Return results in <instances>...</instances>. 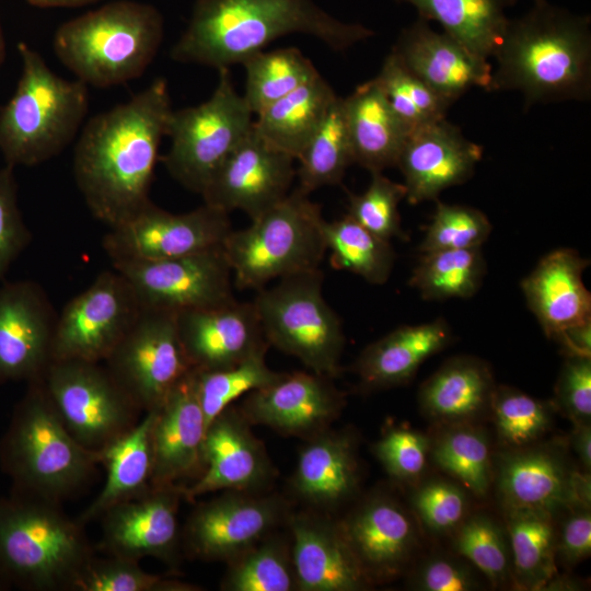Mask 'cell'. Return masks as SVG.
Masks as SVG:
<instances>
[{
  "mask_svg": "<svg viewBox=\"0 0 591 591\" xmlns=\"http://www.w3.org/2000/svg\"><path fill=\"white\" fill-rule=\"evenodd\" d=\"M172 109L167 83L158 78L129 101L82 126L73 154L76 183L92 215L109 228L150 201Z\"/></svg>",
  "mask_w": 591,
  "mask_h": 591,
  "instance_id": "1",
  "label": "cell"
},
{
  "mask_svg": "<svg viewBox=\"0 0 591 591\" xmlns=\"http://www.w3.org/2000/svg\"><path fill=\"white\" fill-rule=\"evenodd\" d=\"M289 34L309 35L332 50L344 51L374 32L336 19L314 0H196L171 58L229 69Z\"/></svg>",
  "mask_w": 591,
  "mask_h": 591,
  "instance_id": "2",
  "label": "cell"
},
{
  "mask_svg": "<svg viewBox=\"0 0 591 591\" xmlns=\"http://www.w3.org/2000/svg\"><path fill=\"white\" fill-rule=\"evenodd\" d=\"M488 92H519L526 107L591 97V18L534 0L508 21Z\"/></svg>",
  "mask_w": 591,
  "mask_h": 591,
  "instance_id": "3",
  "label": "cell"
},
{
  "mask_svg": "<svg viewBox=\"0 0 591 591\" xmlns=\"http://www.w3.org/2000/svg\"><path fill=\"white\" fill-rule=\"evenodd\" d=\"M0 463L15 493L59 505L95 473L99 452L66 429L43 378L27 382L0 444Z\"/></svg>",
  "mask_w": 591,
  "mask_h": 591,
  "instance_id": "4",
  "label": "cell"
},
{
  "mask_svg": "<svg viewBox=\"0 0 591 591\" xmlns=\"http://www.w3.org/2000/svg\"><path fill=\"white\" fill-rule=\"evenodd\" d=\"M164 35L151 4L117 0L62 23L54 36L58 59L86 85L108 88L140 77Z\"/></svg>",
  "mask_w": 591,
  "mask_h": 591,
  "instance_id": "5",
  "label": "cell"
},
{
  "mask_svg": "<svg viewBox=\"0 0 591 591\" xmlns=\"http://www.w3.org/2000/svg\"><path fill=\"white\" fill-rule=\"evenodd\" d=\"M21 76L0 108V151L7 165L33 166L59 154L78 135L88 85L57 76L34 48L18 44Z\"/></svg>",
  "mask_w": 591,
  "mask_h": 591,
  "instance_id": "6",
  "label": "cell"
},
{
  "mask_svg": "<svg viewBox=\"0 0 591 591\" xmlns=\"http://www.w3.org/2000/svg\"><path fill=\"white\" fill-rule=\"evenodd\" d=\"M94 556L82 524L39 498H0V576L36 591L70 590Z\"/></svg>",
  "mask_w": 591,
  "mask_h": 591,
  "instance_id": "7",
  "label": "cell"
},
{
  "mask_svg": "<svg viewBox=\"0 0 591 591\" xmlns=\"http://www.w3.org/2000/svg\"><path fill=\"white\" fill-rule=\"evenodd\" d=\"M296 187L275 206L231 231L222 244L233 283L259 290L275 279L318 269L327 252L322 207Z\"/></svg>",
  "mask_w": 591,
  "mask_h": 591,
  "instance_id": "8",
  "label": "cell"
},
{
  "mask_svg": "<svg viewBox=\"0 0 591 591\" xmlns=\"http://www.w3.org/2000/svg\"><path fill=\"white\" fill-rule=\"evenodd\" d=\"M322 270L278 279L253 300L269 346L332 379L340 372L345 335L338 314L323 296Z\"/></svg>",
  "mask_w": 591,
  "mask_h": 591,
  "instance_id": "9",
  "label": "cell"
},
{
  "mask_svg": "<svg viewBox=\"0 0 591 591\" xmlns=\"http://www.w3.org/2000/svg\"><path fill=\"white\" fill-rule=\"evenodd\" d=\"M218 71L217 86L208 100L172 109L165 130L170 148L160 158L176 182L200 195L254 124V115L236 91L229 69Z\"/></svg>",
  "mask_w": 591,
  "mask_h": 591,
  "instance_id": "10",
  "label": "cell"
},
{
  "mask_svg": "<svg viewBox=\"0 0 591 591\" xmlns=\"http://www.w3.org/2000/svg\"><path fill=\"white\" fill-rule=\"evenodd\" d=\"M46 391L69 433L99 452L138 422L141 408L100 362L50 361Z\"/></svg>",
  "mask_w": 591,
  "mask_h": 591,
  "instance_id": "11",
  "label": "cell"
},
{
  "mask_svg": "<svg viewBox=\"0 0 591 591\" xmlns=\"http://www.w3.org/2000/svg\"><path fill=\"white\" fill-rule=\"evenodd\" d=\"M104 362L146 413L160 408L193 370L178 335L176 313L162 310L142 309Z\"/></svg>",
  "mask_w": 591,
  "mask_h": 591,
  "instance_id": "12",
  "label": "cell"
},
{
  "mask_svg": "<svg viewBox=\"0 0 591 591\" xmlns=\"http://www.w3.org/2000/svg\"><path fill=\"white\" fill-rule=\"evenodd\" d=\"M141 311L128 280L116 269L103 271L56 318L51 361H105Z\"/></svg>",
  "mask_w": 591,
  "mask_h": 591,
  "instance_id": "13",
  "label": "cell"
},
{
  "mask_svg": "<svg viewBox=\"0 0 591 591\" xmlns=\"http://www.w3.org/2000/svg\"><path fill=\"white\" fill-rule=\"evenodd\" d=\"M291 513L279 495L225 490L190 512L182 532L183 547L193 558L229 563L287 525Z\"/></svg>",
  "mask_w": 591,
  "mask_h": 591,
  "instance_id": "14",
  "label": "cell"
},
{
  "mask_svg": "<svg viewBox=\"0 0 591 591\" xmlns=\"http://www.w3.org/2000/svg\"><path fill=\"white\" fill-rule=\"evenodd\" d=\"M102 246L112 263L159 260L222 246L232 231L229 213L204 204L184 213L151 200L134 217L109 228Z\"/></svg>",
  "mask_w": 591,
  "mask_h": 591,
  "instance_id": "15",
  "label": "cell"
},
{
  "mask_svg": "<svg viewBox=\"0 0 591 591\" xmlns=\"http://www.w3.org/2000/svg\"><path fill=\"white\" fill-rule=\"evenodd\" d=\"M112 265L128 280L142 309L179 313L235 300L222 246L181 257Z\"/></svg>",
  "mask_w": 591,
  "mask_h": 591,
  "instance_id": "16",
  "label": "cell"
},
{
  "mask_svg": "<svg viewBox=\"0 0 591 591\" xmlns=\"http://www.w3.org/2000/svg\"><path fill=\"white\" fill-rule=\"evenodd\" d=\"M294 159L267 143L255 130L229 154L201 193L204 204L255 219L290 192Z\"/></svg>",
  "mask_w": 591,
  "mask_h": 591,
  "instance_id": "17",
  "label": "cell"
},
{
  "mask_svg": "<svg viewBox=\"0 0 591 591\" xmlns=\"http://www.w3.org/2000/svg\"><path fill=\"white\" fill-rule=\"evenodd\" d=\"M497 466V490L506 511L538 510L554 515L590 503L589 475L577 473L559 448L510 449Z\"/></svg>",
  "mask_w": 591,
  "mask_h": 591,
  "instance_id": "18",
  "label": "cell"
},
{
  "mask_svg": "<svg viewBox=\"0 0 591 591\" xmlns=\"http://www.w3.org/2000/svg\"><path fill=\"white\" fill-rule=\"evenodd\" d=\"M333 379L314 372H292L246 394L240 412L251 425L308 440L339 417L345 395Z\"/></svg>",
  "mask_w": 591,
  "mask_h": 591,
  "instance_id": "19",
  "label": "cell"
},
{
  "mask_svg": "<svg viewBox=\"0 0 591 591\" xmlns=\"http://www.w3.org/2000/svg\"><path fill=\"white\" fill-rule=\"evenodd\" d=\"M183 498L179 487L151 488L107 509L102 519L99 549L105 555L139 561L154 557L175 566L182 533L177 510Z\"/></svg>",
  "mask_w": 591,
  "mask_h": 591,
  "instance_id": "20",
  "label": "cell"
},
{
  "mask_svg": "<svg viewBox=\"0 0 591 591\" xmlns=\"http://www.w3.org/2000/svg\"><path fill=\"white\" fill-rule=\"evenodd\" d=\"M55 323L51 304L36 282L0 287V384L43 376L51 361Z\"/></svg>",
  "mask_w": 591,
  "mask_h": 591,
  "instance_id": "21",
  "label": "cell"
},
{
  "mask_svg": "<svg viewBox=\"0 0 591 591\" xmlns=\"http://www.w3.org/2000/svg\"><path fill=\"white\" fill-rule=\"evenodd\" d=\"M250 426L233 405L212 419L205 436L204 471L181 487L183 499L194 500L217 490L255 491L273 479V463Z\"/></svg>",
  "mask_w": 591,
  "mask_h": 591,
  "instance_id": "22",
  "label": "cell"
},
{
  "mask_svg": "<svg viewBox=\"0 0 591 591\" xmlns=\"http://www.w3.org/2000/svg\"><path fill=\"white\" fill-rule=\"evenodd\" d=\"M483 158V147L467 139L447 118L410 130L396 166L404 177L406 200L417 205L468 181Z\"/></svg>",
  "mask_w": 591,
  "mask_h": 591,
  "instance_id": "23",
  "label": "cell"
},
{
  "mask_svg": "<svg viewBox=\"0 0 591 591\" xmlns=\"http://www.w3.org/2000/svg\"><path fill=\"white\" fill-rule=\"evenodd\" d=\"M176 324L195 370L228 368L270 347L253 301L183 311L176 313Z\"/></svg>",
  "mask_w": 591,
  "mask_h": 591,
  "instance_id": "24",
  "label": "cell"
},
{
  "mask_svg": "<svg viewBox=\"0 0 591 591\" xmlns=\"http://www.w3.org/2000/svg\"><path fill=\"white\" fill-rule=\"evenodd\" d=\"M450 105L474 88L489 91L493 65L449 34L418 18L402 30L391 50Z\"/></svg>",
  "mask_w": 591,
  "mask_h": 591,
  "instance_id": "25",
  "label": "cell"
},
{
  "mask_svg": "<svg viewBox=\"0 0 591 591\" xmlns=\"http://www.w3.org/2000/svg\"><path fill=\"white\" fill-rule=\"evenodd\" d=\"M155 412L151 488L182 487L204 471L206 422L193 369Z\"/></svg>",
  "mask_w": 591,
  "mask_h": 591,
  "instance_id": "26",
  "label": "cell"
},
{
  "mask_svg": "<svg viewBox=\"0 0 591 591\" xmlns=\"http://www.w3.org/2000/svg\"><path fill=\"white\" fill-rule=\"evenodd\" d=\"M337 525L369 582L397 575L417 543L409 513L386 495L368 498Z\"/></svg>",
  "mask_w": 591,
  "mask_h": 591,
  "instance_id": "27",
  "label": "cell"
},
{
  "mask_svg": "<svg viewBox=\"0 0 591 591\" xmlns=\"http://www.w3.org/2000/svg\"><path fill=\"white\" fill-rule=\"evenodd\" d=\"M287 528L298 591H356L368 586L337 522L301 511L290 514Z\"/></svg>",
  "mask_w": 591,
  "mask_h": 591,
  "instance_id": "28",
  "label": "cell"
},
{
  "mask_svg": "<svg viewBox=\"0 0 591 591\" xmlns=\"http://www.w3.org/2000/svg\"><path fill=\"white\" fill-rule=\"evenodd\" d=\"M588 265L577 251L558 248L523 279L526 304L547 337L555 339L570 327L591 322V294L582 279Z\"/></svg>",
  "mask_w": 591,
  "mask_h": 591,
  "instance_id": "29",
  "label": "cell"
},
{
  "mask_svg": "<svg viewBox=\"0 0 591 591\" xmlns=\"http://www.w3.org/2000/svg\"><path fill=\"white\" fill-rule=\"evenodd\" d=\"M355 439L331 428L305 440L290 485L297 498L321 511L350 499L359 485Z\"/></svg>",
  "mask_w": 591,
  "mask_h": 591,
  "instance_id": "30",
  "label": "cell"
},
{
  "mask_svg": "<svg viewBox=\"0 0 591 591\" xmlns=\"http://www.w3.org/2000/svg\"><path fill=\"white\" fill-rule=\"evenodd\" d=\"M451 338L449 323L440 317L393 329L367 346L354 364L361 389L375 391L407 383Z\"/></svg>",
  "mask_w": 591,
  "mask_h": 591,
  "instance_id": "31",
  "label": "cell"
},
{
  "mask_svg": "<svg viewBox=\"0 0 591 591\" xmlns=\"http://www.w3.org/2000/svg\"><path fill=\"white\" fill-rule=\"evenodd\" d=\"M354 163L370 173L396 166L410 129L395 113L374 79L344 97Z\"/></svg>",
  "mask_w": 591,
  "mask_h": 591,
  "instance_id": "32",
  "label": "cell"
},
{
  "mask_svg": "<svg viewBox=\"0 0 591 591\" xmlns=\"http://www.w3.org/2000/svg\"><path fill=\"white\" fill-rule=\"evenodd\" d=\"M496 385L489 366L461 356L445 361L419 390V405L431 420L467 424L490 406Z\"/></svg>",
  "mask_w": 591,
  "mask_h": 591,
  "instance_id": "33",
  "label": "cell"
},
{
  "mask_svg": "<svg viewBox=\"0 0 591 591\" xmlns=\"http://www.w3.org/2000/svg\"><path fill=\"white\" fill-rule=\"evenodd\" d=\"M154 417V410L147 412L132 428L99 451V462L106 470V479L94 501L80 515L81 524L151 489Z\"/></svg>",
  "mask_w": 591,
  "mask_h": 591,
  "instance_id": "34",
  "label": "cell"
},
{
  "mask_svg": "<svg viewBox=\"0 0 591 591\" xmlns=\"http://www.w3.org/2000/svg\"><path fill=\"white\" fill-rule=\"evenodd\" d=\"M337 96L317 73L255 115L254 130L267 143L297 160Z\"/></svg>",
  "mask_w": 591,
  "mask_h": 591,
  "instance_id": "35",
  "label": "cell"
},
{
  "mask_svg": "<svg viewBox=\"0 0 591 591\" xmlns=\"http://www.w3.org/2000/svg\"><path fill=\"white\" fill-rule=\"evenodd\" d=\"M413 5L420 18L438 22L443 32L477 56L497 50L509 19L501 0H396Z\"/></svg>",
  "mask_w": 591,
  "mask_h": 591,
  "instance_id": "36",
  "label": "cell"
},
{
  "mask_svg": "<svg viewBox=\"0 0 591 591\" xmlns=\"http://www.w3.org/2000/svg\"><path fill=\"white\" fill-rule=\"evenodd\" d=\"M511 575L523 589L542 590L556 576L553 514L538 510L507 511Z\"/></svg>",
  "mask_w": 591,
  "mask_h": 591,
  "instance_id": "37",
  "label": "cell"
},
{
  "mask_svg": "<svg viewBox=\"0 0 591 591\" xmlns=\"http://www.w3.org/2000/svg\"><path fill=\"white\" fill-rule=\"evenodd\" d=\"M297 160V187L305 194L341 182L347 167L354 163L344 97L337 96Z\"/></svg>",
  "mask_w": 591,
  "mask_h": 591,
  "instance_id": "38",
  "label": "cell"
},
{
  "mask_svg": "<svg viewBox=\"0 0 591 591\" xmlns=\"http://www.w3.org/2000/svg\"><path fill=\"white\" fill-rule=\"evenodd\" d=\"M288 535L271 532L230 560L221 580L223 591H298Z\"/></svg>",
  "mask_w": 591,
  "mask_h": 591,
  "instance_id": "39",
  "label": "cell"
},
{
  "mask_svg": "<svg viewBox=\"0 0 591 591\" xmlns=\"http://www.w3.org/2000/svg\"><path fill=\"white\" fill-rule=\"evenodd\" d=\"M326 248L331 265L360 276L372 285L387 281L395 263L391 242L364 229L348 215L324 222Z\"/></svg>",
  "mask_w": 591,
  "mask_h": 591,
  "instance_id": "40",
  "label": "cell"
},
{
  "mask_svg": "<svg viewBox=\"0 0 591 591\" xmlns=\"http://www.w3.org/2000/svg\"><path fill=\"white\" fill-rule=\"evenodd\" d=\"M485 273L482 247L422 253L409 286L426 300L466 299L480 288Z\"/></svg>",
  "mask_w": 591,
  "mask_h": 591,
  "instance_id": "41",
  "label": "cell"
},
{
  "mask_svg": "<svg viewBox=\"0 0 591 591\" xmlns=\"http://www.w3.org/2000/svg\"><path fill=\"white\" fill-rule=\"evenodd\" d=\"M246 72L243 95L253 115L288 95L320 73L298 48L262 50L243 61Z\"/></svg>",
  "mask_w": 591,
  "mask_h": 591,
  "instance_id": "42",
  "label": "cell"
},
{
  "mask_svg": "<svg viewBox=\"0 0 591 591\" xmlns=\"http://www.w3.org/2000/svg\"><path fill=\"white\" fill-rule=\"evenodd\" d=\"M430 452L434 463L476 496H484L493 479L487 434L467 424L449 425Z\"/></svg>",
  "mask_w": 591,
  "mask_h": 591,
  "instance_id": "43",
  "label": "cell"
},
{
  "mask_svg": "<svg viewBox=\"0 0 591 591\" xmlns=\"http://www.w3.org/2000/svg\"><path fill=\"white\" fill-rule=\"evenodd\" d=\"M266 352L218 370H195L197 395L206 427L233 402L250 392L265 387L285 375L271 370L265 361Z\"/></svg>",
  "mask_w": 591,
  "mask_h": 591,
  "instance_id": "44",
  "label": "cell"
},
{
  "mask_svg": "<svg viewBox=\"0 0 591 591\" xmlns=\"http://www.w3.org/2000/svg\"><path fill=\"white\" fill-rule=\"evenodd\" d=\"M373 79L410 130L447 118L451 105L414 74L392 51L384 58Z\"/></svg>",
  "mask_w": 591,
  "mask_h": 591,
  "instance_id": "45",
  "label": "cell"
},
{
  "mask_svg": "<svg viewBox=\"0 0 591 591\" xmlns=\"http://www.w3.org/2000/svg\"><path fill=\"white\" fill-rule=\"evenodd\" d=\"M489 409L499 441L510 449L536 441L548 430L552 420L545 403L508 386L495 387Z\"/></svg>",
  "mask_w": 591,
  "mask_h": 591,
  "instance_id": "46",
  "label": "cell"
},
{
  "mask_svg": "<svg viewBox=\"0 0 591 591\" xmlns=\"http://www.w3.org/2000/svg\"><path fill=\"white\" fill-rule=\"evenodd\" d=\"M72 591H194L177 579L144 571L136 560L106 555L93 556L74 578Z\"/></svg>",
  "mask_w": 591,
  "mask_h": 591,
  "instance_id": "47",
  "label": "cell"
},
{
  "mask_svg": "<svg viewBox=\"0 0 591 591\" xmlns=\"http://www.w3.org/2000/svg\"><path fill=\"white\" fill-rule=\"evenodd\" d=\"M454 546L494 584H501L511 575L510 548L503 530L491 518L474 514L456 528Z\"/></svg>",
  "mask_w": 591,
  "mask_h": 591,
  "instance_id": "48",
  "label": "cell"
},
{
  "mask_svg": "<svg viewBox=\"0 0 591 591\" xmlns=\"http://www.w3.org/2000/svg\"><path fill=\"white\" fill-rule=\"evenodd\" d=\"M406 198L404 184L383 174L371 173V181L361 194H349L347 215L368 231L391 242L406 239L402 229L399 202Z\"/></svg>",
  "mask_w": 591,
  "mask_h": 591,
  "instance_id": "49",
  "label": "cell"
},
{
  "mask_svg": "<svg viewBox=\"0 0 591 591\" xmlns=\"http://www.w3.org/2000/svg\"><path fill=\"white\" fill-rule=\"evenodd\" d=\"M490 232L491 223L483 211L437 200L436 210L418 248L422 254L482 247Z\"/></svg>",
  "mask_w": 591,
  "mask_h": 591,
  "instance_id": "50",
  "label": "cell"
},
{
  "mask_svg": "<svg viewBox=\"0 0 591 591\" xmlns=\"http://www.w3.org/2000/svg\"><path fill=\"white\" fill-rule=\"evenodd\" d=\"M431 442L422 433L392 427L374 444V454L386 473L405 483L417 480L422 474Z\"/></svg>",
  "mask_w": 591,
  "mask_h": 591,
  "instance_id": "51",
  "label": "cell"
},
{
  "mask_svg": "<svg viewBox=\"0 0 591 591\" xmlns=\"http://www.w3.org/2000/svg\"><path fill=\"white\" fill-rule=\"evenodd\" d=\"M412 502L426 526L436 532L456 529L466 518L468 507L463 489L441 479L421 485L413 495Z\"/></svg>",
  "mask_w": 591,
  "mask_h": 591,
  "instance_id": "52",
  "label": "cell"
},
{
  "mask_svg": "<svg viewBox=\"0 0 591 591\" xmlns=\"http://www.w3.org/2000/svg\"><path fill=\"white\" fill-rule=\"evenodd\" d=\"M12 166L0 169V280L31 241L18 204V184Z\"/></svg>",
  "mask_w": 591,
  "mask_h": 591,
  "instance_id": "53",
  "label": "cell"
},
{
  "mask_svg": "<svg viewBox=\"0 0 591 591\" xmlns=\"http://www.w3.org/2000/svg\"><path fill=\"white\" fill-rule=\"evenodd\" d=\"M554 405L573 424L590 425L591 356H566L555 385Z\"/></svg>",
  "mask_w": 591,
  "mask_h": 591,
  "instance_id": "54",
  "label": "cell"
},
{
  "mask_svg": "<svg viewBox=\"0 0 591 591\" xmlns=\"http://www.w3.org/2000/svg\"><path fill=\"white\" fill-rule=\"evenodd\" d=\"M414 586L424 591H468L478 587L467 565L456 559L436 556L417 570Z\"/></svg>",
  "mask_w": 591,
  "mask_h": 591,
  "instance_id": "55",
  "label": "cell"
},
{
  "mask_svg": "<svg viewBox=\"0 0 591 591\" xmlns=\"http://www.w3.org/2000/svg\"><path fill=\"white\" fill-rule=\"evenodd\" d=\"M567 510L560 531L556 532V558L573 566L591 552L590 503H578Z\"/></svg>",
  "mask_w": 591,
  "mask_h": 591,
  "instance_id": "56",
  "label": "cell"
},
{
  "mask_svg": "<svg viewBox=\"0 0 591 591\" xmlns=\"http://www.w3.org/2000/svg\"><path fill=\"white\" fill-rule=\"evenodd\" d=\"M558 341L567 355L591 356V322L570 327L559 334Z\"/></svg>",
  "mask_w": 591,
  "mask_h": 591,
  "instance_id": "57",
  "label": "cell"
},
{
  "mask_svg": "<svg viewBox=\"0 0 591 591\" xmlns=\"http://www.w3.org/2000/svg\"><path fill=\"white\" fill-rule=\"evenodd\" d=\"M570 444L576 455L588 472L591 467V427L587 424H573Z\"/></svg>",
  "mask_w": 591,
  "mask_h": 591,
  "instance_id": "58",
  "label": "cell"
},
{
  "mask_svg": "<svg viewBox=\"0 0 591 591\" xmlns=\"http://www.w3.org/2000/svg\"><path fill=\"white\" fill-rule=\"evenodd\" d=\"M31 5L38 8H76L101 0H26Z\"/></svg>",
  "mask_w": 591,
  "mask_h": 591,
  "instance_id": "59",
  "label": "cell"
},
{
  "mask_svg": "<svg viewBox=\"0 0 591 591\" xmlns=\"http://www.w3.org/2000/svg\"><path fill=\"white\" fill-rule=\"evenodd\" d=\"M5 57V39L3 35V30L0 21V66L3 62Z\"/></svg>",
  "mask_w": 591,
  "mask_h": 591,
  "instance_id": "60",
  "label": "cell"
},
{
  "mask_svg": "<svg viewBox=\"0 0 591 591\" xmlns=\"http://www.w3.org/2000/svg\"><path fill=\"white\" fill-rule=\"evenodd\" d=\"M506 7L512 5L517 0H501Z\"/></svg>",
  "mask_w": 591,
  "mask_h": 591,
  "instance_id": "61",
  "label": "cell"
},
{
  "mask_svg": "<svg viewBox=\"0 0 591 591\" xmlns=\"http://www.w3.org/2000/svg\"><path fill=\"white\" fill-rule=\"evenodd\" d=\"M2 581H3V579H2V577L0 576V589H1V587H2Z\"/></svg>",
  "mask_w": 591,
  "mask_h": 591,
  "instance_id": "62",
  "label": "cell"
}]
</instances>
